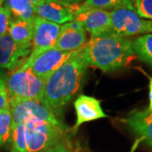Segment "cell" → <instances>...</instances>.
<instances>
[{"label":"cell","instance_id":"22","mask_svg":"<svg viewBox=\"0 0 152 152\" xmlns=\"http://www.w3.org/2000/svg\"><path fill=\"white\" fill-rule=\"evenodd\" d=\"M10 10L6 5L0 7V36L8 34L10 22L13 19Z\"/></svg>","mask_w":152,"mask_h":152},{"label":"cell","instance_id":"19","mask_svg":"<svg viewBox=\"0 0 152 152\" xmlns=\"http://www.w3.org/2000/svg\"><path fill=\"white\" fill-rule=\"evenodd\" d=\"M12 137V115L10 108L0 110V148L10 145Z\"/></svg>","mask_w":152,"mask_h":152},{"label":"cell","instance_id":"24","mask_svg":"<svg viewBox=\"0 0 152 152\" xmlns=\"http://www.w3.org/2000/svg\"><path fill=\"white\" fill-rule=\"evenodd\" d=\"M43 152H73L70 149H69L66 146L64 143H58L57 145H55L53 146L50 147L48 149H47Z\"/></svg>","mask_w":152,"mask_h":152},{"label":"cell","instance_id":"6","mask_svg":"<svg viewBox=\"0 0 152 152\" xmlns=\"http://www.w3.org/2000/svg\"><path fill=\"white\" fill-rule=\"evenodd\" d=\"M10 111L12 115V127L24 124L29 120L49 122L53 124L61 123L42 102L36 100H26L12 102Z\"/></svg>","mask_w":152,"mask_h":152},{"label":"cell","instance_id":"12","mask_svg":"<svg viewBox=\"0 0 152 152\" xmlns=\"http://www.w3.org/2000/svg\"><path fill=\"white\" fill-rule=\"evenodd\" d=\"M75 5H67L57 0H45L34 10L36 15L56 24H66L75 19Z\"/></svg>","mask_w":152,"mask_h":152},{"label":"cell","instance_id":"25","mask_svg":"<svg viewBox=\"0 0 152 152\" xmlns=\"http://www.w3.org/2000/svg\"><path fill=\"white\" fill-rule=\"evenodd\" d=\"M57 1L67 5H75V4H81L85 0H57Z\"/></svg>","mask_w":152,"mask_h":152},{"label":"cell","instance_id":"21","mask_svg":"<svg viewBox=\"0 0 152 152\" xmlns=\"http://www.w3.org/2000/svg\"><path fill=\"white\" fill-rule=\"evenodd\" d=\"M133 5L139 16L152 20V0H134Z\"/></svg>","mask_w":152,"mask_h":152},{"label":"cell","instance_id":"2","mask_svg":"<svg viewBox=\"0 0 152 152\" xmlns=\"http://www.w3.org/2000/svg\"><path fill=\"white\" fill-rule=\"evenodd\" d=\"M83 53L89 66L98 68L103 72L124 68L135 55L131 39L112 32L91 38L85 45Z\"/></svg>","mask_w":152,"mask_h":152},{"label":"cell","instance_id":"16","mask_svg":"<svg viewBox=\"0 0 152 152\" xmlns=\"http://www.w3.org/2000/svg\"><path fill=\"white\" fill-rule=\"evenodd\" d=\"M120 7L134 8L133 4L129 0H85L81 4H75L74 8L75 15L91 10H113Z\"/></svg>","mask_w":152,"mask_h":152},{"label":"cell","instance_id":"28","mask_svg":"<svg viewBox=\"0 0 152 152\" xmlns=\"http://www.w3.org/2000/svg\"><path fill=\"white\" fill-rule=\"evenodd\" d=\"M129 2H131V3H132V4H133V3H134V0H129Z\"/></svg>","mask_w":152,"mask_h":152},{"label":"cell","instance_id":"8","mask_svg":"<svg viewBox=\"0 0 152 152\" xmlns=\"http://www.w3.org/2000/svg\"><path fill=\"white\" fill-rule=\"evenodd\" d=\"M61 26L37 16L33 20V37L30 57L55 48Z\"/></svg>","mask_w":152,"mask_h":152},{"label":"cell","instance_id":"20","mask_svg":"<svg viewBox=\"0 0 152 152\" xmlns=\"http://www.w3.org/2000/svg\"><path fill=\"white\" fill-rule=\"evenodd\" d=\"M10 152H28L26 127L24 124L12 127Z\"/></svg>","mask_w":152,"mask_h":152},{"label":"cell","instance_id":"26","mask_svg":"<svg viewBox=\"0 0 152 152\" xmlns=\"http://www.w3.org/2000/svg\"><path fill=\"white\" fill-rule=\"evenodd\" d=\"M149 88H150V91H149V98H150V105H149V110L152 111V78L150 80V85H149Z\"/></svg>","mask_w":152,"mask_h":152},{"label":"cell","instance_id":"15","mask_svg":"<svg viewBox=\"0 0 152 152\" xmlns=\"http://www.w3.org/2000/svg\"><path fill=\"white\" fill-rule=\"evenodd\" d=\"M8 34L18 45L22 47H31L33 20L31 21L13 17Z\"/></svg>","mask_w":152,"mask_h":152},{"label":"cell","instance_id":"4","mask_svg":"<svg viewBox=\"0 0 152 152\" xmlns=\"http://www.w3.org/2000/svg\"><path fill=\"white\" fill-rule=\"evenodd\" d=\"M28 152H43L61 143L66 134L65 125L62 123L29 120L25 124Z\"/></svg>","mask_w":152,"mask_h":152},{"label":"cell","instance_id":"11","mask_svg":"<svg viewBox=\"0 0 152 152\" xmlns=\"http://www.w3.org/2000/svg\"><path fill=\"white\" fill-rule=\"evenodd\" d=\"M86 44V34L80 22L73 20L61 26L55 48L64 52H74Z\"/></svg>","mask_w":152,"mask_h":152},{"label":"cell","instance_id":"18","mask_svg":"<svg viewBox=\"0 0 152 152\" xmlns=\"http://www.w3.org/2000/svg\"><path fill=\"white\" fill-rule=\"evenodd\" d=\"M14 18L32 21L37 16L34 7L28 0H4Z\"/></svg>","mask_w":152,"mask_h":152},{"label":"cell","instance_id":"9","mask_svg":"<svg viewBox=\"0 0 152 152\" xmlns=\"http://www.w3.org/2000/svg\"><path fill=\"white\" fill-rule=\"evenodd\" d=\"M31 53V47H22L9 34L0 36V69L12 71L23 65Z\"/></svg>","mask_w":152,"mask_h":152},{"label":"cell","instance_id":"10","mask_svg":"<svg viewBox=\"0 0 152 152\" xmlns=\"http://www.w3.org/2000/svg\"><path fill=\"white\" fill-rule=\"evenodd\" d=\"M74 20L80 22L85 31L91 34V38L112 32V20L109 11L91 10L75 15Z\"/></svg>","mask_w":152,"mask_h":152},{"label":"cell","instance_id":"17","mask_svg":"<svg viewBox=\"0 0 152 152\" xmlns=\"http://www.w3.org/2000/svg\"><path fill=\"white\" fill-rule=\"evenodd\" d=\"M134 54L139 59L152 67V34H145L132 41Z\"/></svg>","mask_w":152,"mask_h":152},{"label":"cell","instance_id":"3","mask_svg":"<svg viewBox=\"0 0 152 152\" xmlns=\"http://www.w3.org/2000/svg\"><path fill=\"white\" fill-rule=\"evenodd\" d=\"M10 102L26 100L42 102L45 80L33 73L26 63L6 76Z\"/></svg>","mask_w":152,"mask_h":152},{"label":"cell","instance_id":"13","mask_svg":"<svg viewBox=\"0 0 152 152\" xmlns=\"http://www.w3.org/2000/svg\"><path fill=\"white\" fill-rule=\"evenodd\" d=\"M76 113L75 130L85 123L107 118V115L101 107L100 101L92 96L80 95L74 102Z\"/></svg>","mask_w":152,"mask_h":152},{"label":"cell","instance_id":"14","mask_svg":"<svg viewBox=\"0 0 152 152\" xmlns=\"http://www.w3.org/2000/svg\"><path fill=\"white\" fill-rule=\"evenodd\" d=\"M126 124L137 135L152 147V111H134L126 119Z\"/></svg>","mask_w":152,"mask_h":152},{"label":"cell","instance_id":"5","mask_svg":"<svg viewBox=\"0 0 152 152\" xmlns=\"http://www.w3.org/2000/svg\"><path fill=\"white\" fill-rule=\"evenodd\" d=\"M112 33L121 37H132L152 32V20L140 17L134 8L120 7L110 12Z\"/></svg>","mask_w":152,"mask_h":152},{"label":"cell","instance_id":"1","mask_svg":"<svg viewBox=\"0 0 152 152\" xmlns=\"http://www.w3.org/2000/svg\"><path fill=\"white\" fill-rule=\"evenodd\" d=\"M84 47L45 80L42 102L55 115L63 110L80 89L89 67L83 53Z\"/></svg>","mask_w":152,"mask_h":152},{"label":"cell","instance_id":"27","mask_svg":"<svg viewBox=\"0 0 152 152\" xmlns=\"http://www.w3.org/2000/svg\"><path fill=\"white\" fill-rule=\"evenodd\" d=\"M4 2V0H0V7L3 5V3Z\"/></svg>","mask_w":152,"mask_h":152},{"label":"cell","instance_id":"7","mask_svg":"<svg viewBox=\"0 0 152 152\" xmlns=\"http://www.w3.org/2000/svg\"><path fill=\"white\" fill-rule=\"evenodd\" d=\"M79 50L74 52H64L57 48H53L36 56L29 57L26 64L36 75L46 80L51 74L57 70L66 61L74 57Z\"/></svg>","mask_w":152,"mask_h":152},{"label":"cell","instance_id":"23","mask_svg":"<svg viewBox=\"0 0 152 152\" xmlns=\"http://www.w3.org/2000/svg\"><path fill=\"white\" fill-rule=\"evenodd\" d=\"M9 108H10V103L6 85V76L0 72V110Z\"/></svg>","mask_w":152,"mask_h":152}]
</instances>
